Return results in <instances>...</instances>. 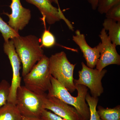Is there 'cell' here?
Here are the masks:
<instances>
[{
    "mask_svg": "<svg viewBox=\"0 0 120 120\" xmlns=\"http://www.w3.org/2000/svg\"><path fill=\"white\" fill-rule=\"evenodd\" d=\"M49 68L52 76L60 83L69 92L76 90L73 73L76 64H71L64 52L53 54L49 58Z\"/></svg>",
    "mask_w": 120,
    "mask_h": 120,
    "instance_id": "4",
    "label": "cell"
},
{
    "mask_svg": "<svg viewBox=\"0 0 120 120\" xmlns=\"http://www.w3.org/2000/svg\"><path fill=\"white\" fill-rule=\"evenodd\" d=\"M40 41L42 46L46 48H51L56 43V40L54 35L49 31V30L45 29L43 31Z\"/></svg>",
    "mask_w": 120,
    "mask_h": 120,
    "instance_id": "19",
    "label": "cell"
},
{
    "mask_svg": "<svg viewBox=\"0 0 120 120\" xmlns=\"http://www.w3.org/2000/svg\"><path fill=\"white\" fill-rule=\"evenodd\" d=\"M54 2L58 4V0H54Z\"/></svg>",
    "mask_w": 120,
    "mask_h": 120,
    "instance_id": "25",
    "label": "cell"
},
{
    "mask_svg": "<svg viewBox=\"0 0 120 120\" xmlns=\"http://www.w3.org/2000/svg\"><path fill=\"white\" fill-rule=\"evenodd\" d=\"M22 120H42L41 118L22 117Z\"/></svg>",
    "mask_w": 120,
    "mask_h": 120,
    "instance_id": "24",
    "label": "cell"
},
{
    "mask_svg": "<svg viewBox=\"0 0 120 120\" xmlns=\"http://www.w3.org/2000/svg\"><path fill=\"white\" fill-rule=\"evenodd\" d=\"M28 3L34 5L38 8L43 16L42 19L49 24L52 25L56 22L63 19L65 22L68 28L71 30L74 31V27L71 22L65 18L61 10L54 7L52 3L54 0H26Z\"/></svg>",
    "mask_w": 120,
    "mask_h": 120,
    "instance_id": "9",
    "label": "cell"
},
{
    "mask_svg": "<svg viewBox=\"0 0 120 120\" xmlns=\"http://www.w3.org/2000/svg\"><path fill=\"white\" fill-rule=\"evenodd\" d=\"M72 40L81 50L86 60L87 66L91 68H94L100 56L98 46L91 47L86 41L85 35L79 30L76 31L75 35L72 37Z\"/></svg>",
    "mask_w": 120,
    "mask_h": 120,
    "instance_id": "12",
    "label": "cell"
},
{
    "mask_svg": "<svg viewBox=\"0 0 120 120\" xmlns=\"http://www.w3.org/2000/svg\"><path fill=\"white\" fill-rule=\"evenodd\" d=\"M105 14L106 19L120 22V3L110 9Z\"/></svg>",
    "mask_w": 120,
    "mask_h": 120,
    "instance_id": "21",
    "label": "cell"
},
{
    "mask_svg": "<svg viewBox=\"0 0 120 120\" xmlns=\"http://www.w3.org/2000/svg\"><path fill=\"white\" fill-rule=\"evenodd\" d=\"M99 0H87L88 3L90 4L92 9L94 10L97 9Z\"/></svg>",
    "mask_w": 120,
    "mask_h": 120,
    "instance_id": "23",
    "label": "cell"
},
{
    "mask_svg": "<svg viewBox=\"0 0 120 120\" xmlns=\"http://www.w3.org/2000/svg\"><path fill=\"white\" fill-rule=\"evenodd\" d=\"M10 87L11 84L6 80L0 82V107L8 103Z\"/></svg>",
    "mask_w": 120,
    "mask_h": 120,
    "instance_id": "18",
    "label": "cell"
},
{
    "mask_svg": "<svg viewBox=\"0 0 120 120\" xmlns=\"http://www.w3.org/2000/svg\"><path fill=\"white\" fill-rule=\"evenodd\" d=\"M16 52L22 64V76L29 73L44 56L40 39L35 35L19 36L12 39Z\"/></svg>",
    "mask_w": 120,
    "mask_h": 120,
    "instance_id": "1",
    "label": "cell"
},
{
    "mask_svg": "<svg viewBox=\"0 0 120 120\" xmlns=\"http://www.w3.org/2000/svg\"><path fill=\"white\" fill-rule=\"evenodd\" d=\"M43 108L67 120H85L75 107L48 94L44 99Z\"/></svg>",
    "mask_w": 120,
    "mask_h": 120,
    "instance_id": "10",
    "label": "cell"
},
{
    "mask_svg": "<svg viewBox=\"0 0 120 120\" xmlns=\"http://www.w3.org/2000/svg\"><path fill=\"white\" fill-rule=\"evenodd\" d=\"M119 3L120 0H99L97 9L100 14H105L110 9Z\"/></svg>",
    "mask_w": 120,
    "mask_h": 120,
    "instance_id": "20",
    "label": "cell"
},
{
    "mask_svg": "<svg viewBox=\"0 0 120 120\" xmlns=\"http://www.w3.org/2000/svg\"><path fill=\"white\" fill-rule=\"evenodd\" d=\"M10 7L11 9V14L4 12L7 15L9 20L8 25L15 31L19 33L29 23L31 17L30 11L24 8L21 4L20 0H11Z\"/></svg>",
    "mask_w": 120,
    "mask_h": 120,
    "instance_id": "11",
    "label": "cell"
},
{
    "mask_svg": "<svg viewBox=\"0 0 120 120\" xmlns=\"http://www.w3.org/2000/svg\"><path fill=\"white\" fill-rule=\"evenodd\" d=\"M97 111L101 120H120V105L113 108H105L99 105Z\"/></svg>",
    "mask_w": 120,
    "mask_h": 120,
    "instance_id": "15",
    "label": "cell"
},
{
    "mask_svg": "<svg viewBox=\"0 0 120 120\" xmlns=\"http://www.w3.org/2000/svg\"><path fill=\"white\" fill-rule=\"evenodd\" d=\"M41 118L42 120H67L45 109L42 111Z\"/></svg>",
    "mask_w": 120,
    "mask_h": 120,
    "instance_id": "22",
    "label": "cell"
},
{
    "mask_svg": "<svg viewBox=\"0 0 120 120\" xmlns=\"http://www.w3.org/2000/svg\"><path fill=\"white\" fill-rule=\"evenodd\" d=\"M46 95L37 94L21 86L16 92V105L22 116L41 118Z\"/></svg>",
    "mask_w": 120,
    "mask_h": 120,
    "instance_id": "5",
    "label": "cell"
},
{
    "mask_svg": "<svg viewBox=\"0 0 120 120\" xmlns=\"http://www.w3.org/2000/svg\"><path fill=\"white\" fill-rule=\"evenodd\" d=\"M22 118L15 105L8 102L0 107V120H22Z\"/></svg>",
    "mask_w": 120,
    "mask_h": 120,
    "instance_id": "14",
    "label": "cell"
},
{
    "mask_svg": "<svg viewBox=\"0 0 120 120\" xmlns=\"http://www.w3.org/2000/svg\"><path fill=\"white\" fill-rule=\"evenodd\" d=\"M86 100L90 110V116L89 120H101L97 109L98 101V98L91 96L90 94L87 93L86 95Z\"/></svg>",
    "mask_w": 120,
    "mask_h": 120,
    "instance_id": "16",
    "label": "cell"
},
{
    "mask_svg": "<svg viewBox=\"0 0 120 120\" xmlns=\"http://www.w3.org/2000/svg\"><path fill=\"white\" fill-rule=\"evenodd\" d=\"M103 28L109 31V36L112 43L116 46L120 45V22H117L105 19L103 24Z\"/></svg>",
    "mask_w": 120,
    "mask_h": 120,
    "instance_id": "13",
    "label": "cell"
},
{
    "mask_svg": "<svg viewBox=\"0 0 120 120\" xmlns=\"http://www.w3.org/2000/svg\"><path fill=\"white\" fill-rule=\"evenodd\" d=\"M51 88L48 94L56 97L69 105L75 107L85 120H89L90 116V109L86 102V98L88 88L80 84L75 85L77 91V96L74 97L57 80L51 75L50 76Z\"/></svg>",
    "mask_w": 120,
    "mask_h": 120,
    "instance_id": "2",
    "label": "cell"
},
{
    "mask_svg": "<svg viewBox=\"0 0 120 120\" xmlns=\"http://www.w3.org/2000/svg\"><path fill=\"white\" fill-rule=\"evenodd\" d=\"M99 37L101 42L97 45L100 56L96 65V69L101 71L110 65H120V56L116 49L115 44L112 43L105 30L103 28Z\"/></svg>",
    "mask_w": 120,
    "mask_h": 120,
    "instance_id": "7",
    "label": "cell"
},
{
    "mask_svg": "<svg viewBox=\"0 0 120 120\" xmlns=\"http://www.w3.org/2000/svg\"><path fill=\"white\" fill-rule=\"evenodd\" d=\"M4 52L8 57L12 70V77L8 102L15 105L16 92L21 86L22 78L20 75L21 61L16 52L12 39L5 42Z\"/></svg>",
    "mask_w": 120,
    "mask_h": 120,
    "instance_id": "8",
    "label": "cell"
},
{
    "mask_svg": "<svg viewBox=\"0 0 120 120\" xmlns=\"http://www.w3.org/2000/svg\"><path fill=\"white\" fill-rule=\"evenodd\" d=\"M49 58L44 55L43 57L23 77L24 86L37 94L42 95L51 88Z\"/></svg>",
    "mask_w": 120,
    "mask_h": 120,
    "instance_id": "3",
    "label": "cell"
},
{
    "mask_svg": "<svg viewBox=\"0 0 120 120\" xmlns=\"http://www.w3.org/2000/svg\"><path fill=\"white\" fill-rule=\"evenodd\" d=\"M81 64L82 70L79 71V79L73 80L74 84L86 86L90 89L92 97L98 98L104 91L101 80L107 70L103 69L100 71L89 68L83 62Z\"/></svg>",
    "mask_w": 120,
    "mask_h": 120,
    "instance_id": "6",
    "label": "cell"
},
{
    "mask_svg": "<svg viewBox=\"0 0 120 120\" xmlns=\"http://www.w3.org/2000/svg\"><path fill=\"white\" fill-rule=\"evenodd\" d=\"M0 32H1L5 42L19 36V33L15 31L0 16Z\"/></svg>",
    "mask_w": 120,
    "mask_h": 120,
    "instance_id": "17",
    "label": "cell"
}]
</instances>
